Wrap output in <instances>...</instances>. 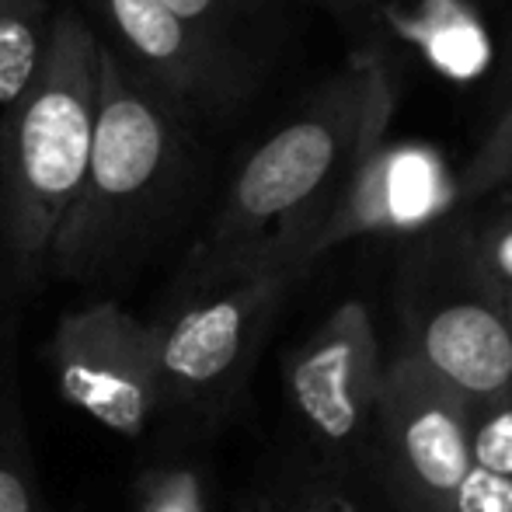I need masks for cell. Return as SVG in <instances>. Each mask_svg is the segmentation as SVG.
<instances>
[{"mask_svg":"<svg viewBox=\"0 0 512 512\" xmlns=\"http://www.w3.org/2000/svg\"><path fill=\"white\" fill-rule=\"evenodd\" d=\"M398 88L380 53H356L234 171L206 234L185 255L168 307L269 265L307 258L345 178L387 140Z\"/></svg>","mask_w":512,"mask_h":512,"instance_id":"obj_1","label":"cell"},{"mask_svg":"<svg viewBox=\"0 0 512 512\" xmlns=\"http://www.w3.org/2000/svg\"><path fill=\"white\" fill-rule=\"evenodd\" d=\"M203 182L196 129L147 91L102 42L98 119L81 192L46 265L81 286L133 276L189 213Z\"/></svg>","mask_w":512,"mask_h":512,"instance_id":"obj_2","label":"cell"},{"mask_svg":"<svg viewBox=\"0 0 512 512\" xmlns=\"http://www.w3.org/2000/svg\"><path fill=\"white\" fill-rule=\"evenodd\" d=\"M102 39L77 7L49 28L39 70L0 126V248L14 286L35 283L81 192L98 119Z\"/></svg>","mask_w":512,"mask_h":512,"instance_id":"obj_3","label":"cell"},{"mask_svg":"<svg viewBox=\"0 0 512 512\" xmlns=\"http://www.w3.org/2000/svg\"><path fill=\"white\" fill-rule=\"evenodd\" d=\"M394 349L422 363L467 408L512 394V331L506 304L474 272L457 213L401 241L394 272Z\"/></svg>","mask_w":512,"mask_h":512,"instance_id":"obj_4","label":"cell"},{"mask_svg":"<svg viewBox=\"0 0 512 512\" xmlns=\"http://www.w3.org/2000/svg\"><path fill=\"white\" fill-rule=\"evenodd\" d=\"M300 265H269L216 283L154 321L161 411L192 429H213L234 411L258 366Z\"/></svg>","mask_w":512,"mask_h":512,"instance_id":"obj_5","label":"cell"},{"mask_svg":"<svg viewBox=\"0 0 512 512\" xmlns=\"http://www.w3.org/2000/svg\"><path fill=\"white\" fill-rule=\"evenodd\" d=\"M387 356L363 300H342L283 359V387L310 457L363 478Z\"/></svg>","mask_w":512,"mask_h":512,"instance_id":"obj_6","label":"cell"},{"mask_svg":"<svg viewBox=\"0 0 512 512\" xmlns=\"http://www.w3.org/2000/svg\"><path fill=\"white\" fill-rule=\"evenodd\" d=\"M471 471V408L394 349L363 481L391 512H446Z\"/></svg>","mask_w":512,"mask_h":512,"instance_id":"obj_7","label":"cell"},{"mask_svg":"<svg viewBox=\"0 0 512 512\" xmlns=\"http://www.w3.org/2000/svg\"><path fill=\"white\" fill-rule=\"evenodd\" d=\"M119 63L192 129L234 119L258 88V63L241 42L189 25L157 0H91Z\"/></svg>","mask_w":512,"mask_h":512,"instance_id":"obj_8","label":"cell"},{"mask_svg":"<svg viewBox=\"0 0 512 512\" xmlns=\"http://www.w3.org/2000/svg\"><path fill=\"white\" fill-rule=\"evenodd\" d=\"M49 366L60 398L115 436L140 439L161 411L154 324L115 300L70 310L53 331Z\"/></svg>","mask_w":512,"mask_h":512,"instance_id":"obj_9","label":"cell"},{"mask_svg":"<svg viewBox=\"0 0 512 512\" xmlns=\"http://www.w3.org/2000/svg\"><path fill=\"white\" fill-rule=\"evenodd\" d=\"M460 209L457 178L443 154L425 143H380L345 178L307 258L321 262L328 251L363 237L408 241Z\"/></svg>","mask_w":512,"mask_h":512,"instance_id":"obj_10","label":"cell"},{"mask_svg":"<svg viewBox=\"0 0 512 512\" xmlns=\"http://www.w3.org/2000/svg\"><path fill=\"white\" fill-rule=\"evenodd\" d=\"M283 512H391L370 502V485L359 474L324 460L293 457L262 485Z\"/></svg>","mask_w":512,"mask_h":512,"instance_id":"obj_11","label":"cell"},{"mask_svg":"<svg viewBox=\"0 0 512 512\" xmlns=\"http://www.w3.org/2000/svg\"><path fill=\"white\" fill-rule=\"evenodd\" d=\"M0 512H46L32 464V439L14 387L11 338L0 342Z\"/></svg>","mask_w":512,"mask_h":512,"instance_id":"obj_12","label":"cell"},{"mask_svg":"<svg viewBox=\"0 0 512 512\" xmlns=\"http://www.w3.org/2000/svg\"><path fill=\"white\" fill-rule=\"evenodd\" d=\"M457 227L474 272L502 304L512 300V192L457 209Z\"/></svg>","mask_w":512,"mask_h":512,"instance_id":"obj_13","label":"cell"},{"mask_svg":"<svg viewBox=\"0 0 512 512\" xmlns=\"http://www.w3.org/2000/svg\"><path fill=\"white\" fill-rule=\"evenodd\" d=\"M49 0H0V105L11 108L39 70L49 42Z\"/></svg>","mask_w":512,"mask_h":512,"instance_id":"obj_14","label":"cell"},{"mask_svg":"<svg viewBox=\"0 0 512 512\" xmlns=\"http://www.w3.org/2000/svg\"><path fill=\"white\" fill-rule=\"evenodd\" d=\"M133 512H213V485L196 457H161L133 481Z\"/></svg>","mask_w":512,"mask_h":512,"instance_id":"obj_15","label":"cell"},{"mask_svg":"<svg viewBox=\"0 0 512 512\" xmlns=\"http://www.w3.org/2000/svg\"><path fill=\"white\" fill-rule=\"evenodd\" d=\"M509 185H512V102L499 115V122L485 133L478 150L467 157L464 171L457 175L460 209L481 203V199L495 196V192H506Z\"/></svg>","mask_w":512,"mask_h":512,"instance_id":"obj_16","label":"cell"},{"mask_svg":"<svg viewBox=\"0 0 512 512\" xmlns=\"http://www.w3.org/2000/svg\"><path fill=\"white\" fill-rule=\"evenodd\" d=\"M471 467L512 481V394L471 408Z\"/></svg>","mask_w":512,"mask_h":512,"instance_id":"obj_17","label":"cell"},{"mask_svg":"<svg viewBox=\"0 0 512 512\" xmlns=\"http://www.w3.org/2000/svg\"><path fill=\"white\" fill-rule=\"evenodd\" d=\"M157 4L168 7L171 14H178L189 25H199L209 35L237 42V28L248 18H255L269 0H157Z\"/></svg>","mask_w":512,"mask_h":512,"instance_id":"obj_18","label":"cell"},{"mask_svg":"<svg viewBox=\"0 0 512 512\" xmlns=\"http://www.w3.org/2000/svg\"><path fill=\"white\" fill-rule=\"evenodd\" d=\"M446 512H512V481L471 467L446 502Z\"/></svg>","mask_w":512,"mask_h":512,"instance_id":"obj_19","label":"cell"},{"mask_svg":"<svg viewBox=\"0 0 512 512\" xmlns=\"http://www.w3.org/2000/svg\"><path fill=\"white\" fill-rule=\"evenodd\" d=\"M237 512H283V509L269 499V492H265V488H255V492L244 495L241 509H237Z\"/></svg>","mask_w":512,"mask_h":512,"instance_id":"obj_20","label":"cell"},{"mask_svg":"<svg viewBox=\"0 0 512 512\" xmlns=\"http://www.w3.org/2000/svg\"><path fill=\"white\" fill-rule=\"evenodd\" d=\"M506 317H509V331H512V300H506Z\"/></svg>","mask_w":512,"mask_h":512,"instance_id":"obj_21","label":"cell"}]
</instances>
